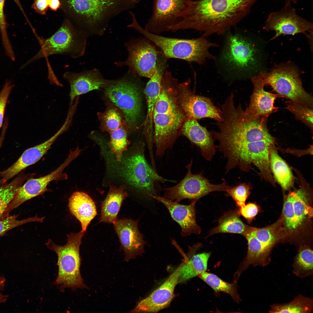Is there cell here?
Instances as JSON below:
<instances>
[{
  "label": "cell",
  "mask_w": 313,
  "mask_h": 313,
  "mask_svg": "<svg viewBox=\"0 0 313 313\" xmlns=\"http://www.w3.org/2000/svg\"><path fill=\"white\" fill-rule=\"evenodd\" d=\"M14 86L11 81L6 79L0 92V129L2 125L8 97Z\"/></svg>",
  "instance_id": "b9f144b4"
},
{
  "label": "cell",
  "mask_w": 313,
  "mask_h": 313,
  "mask_svg": "<svg viewBox=\"0 0 313 313\" xmlns=\"http://www.w3.org/2000/svg\"><path fill=\"white\" fill-rule=\"evenodd\" d=\"M17 215L3 216L0 218V236L8 230L25 223L33 222H42L45 217L39 218L37 215L22 220H18Z\"/></svg>",
  "instance_id": "f35d334b"
},
{
  "label": "cell",
  "mask_w": 313,
  "mask_h": 313,
  "mask_svg": "<svg viewBox=\"0 0 313 313\" xmlns=\"http://www.w3.org/2000/svg\"><path fill=\"white\" fill-rule=\"evenodd\" d=\"M251 233L271 251L274 244L285 236L283 218L281 216L275 223L264 228L254 227Z\"/></svg>",
  "instance_id": "83f0119b"
},
{
  "label": "cell",
  "mask_w": 313,
  "mask_h": 313,
  "mask_svg": "<svg viewBox=\"0 0 313 313\" xmlns=\"http://www.w3.org/2000/svg\"><path fill=\"white\" fill-rule=\"evenodd\" d=\"M126 189L124 185L117 187L110 184L108 193L102 202L100 222L113 224L117 220L121 205L128 195Z\"/></svg>",
  "instance_id": "cb8c5ba5"
},
{
  "label": "cell",
  "mask_w": 313,
  "mask_h": 313,
  "mask_svg": "<svg viewBox=\"0 0 313 313\" xmlns=\"http://www.w3.org/2000/svg\"><path fill=\"white\" fill-rule=\"evenodd\" d=\"M132 0L133 1H134V2H135L137 4L138 3H139L140 1V0Z\"/></svg>",
  "instance_id": "681fc988"
},
{
  "label": "cell",
  "mask_w": 313,
  "mask_h": 313,
  "mask_svg": "<svg viewBox=\"0 0 313 313\" xmlns=\"http://www.w3.org/2000/svg\"><path fill=\"white\" fill-rule=\"evenodd\" d=\"M128 52L127 59L115 63L118 67H128V73L150 79L157 69L159 54L156 46L145 37L135 38L125 43Z\"/></svg>",
  "instance_id": "9c48e42d"
},
{
  "label": "cell",
  "mask_w": 313,
  "mask_h": 313,
  "mask_svg": "<svg viewBox=\"0 0 313 313\" xmlns=\"http://www.w3.org/2000/svg\"><path fill=\"white\" fill-rule=\"evenodd\" d=\"M167 59L162 57H159L157 62L156 72L150 79L144 90L147 105V114L145 124L149 123L152 128L154 108L159 96L163 75L167 69Z\"/></svg>",
  "instance_id": "d4e9b609"
},
{
  "label": "cell",
  "mask_w": 313,
  "mask_h": 313,
  "mask_svg": "<svg viewBox=\"0 0 313 313\" xmlns=\"http://www.w3.org/2000/svg\"><path fill=\"white\" fill-rule=\"evenodd\" d=\"M190 79L178 83L176 90L179 93V101L180 108L188 118L196 119L204 118L214 119L216 121L222 119L221 111L209 98L195 95L190 88Z\"/></svg>",
  "instance_id": "5bb4252c"
},
{
  "label": "cell",
  "mask_w": 313,
  "mask_h": 313,
  "mask_svg": "<svg viewBox=\"0 0 313 313\" xmlns=\"http://www.w3.org/2000/svg\"><path fill=\"white\" fill-rule=\"evenodd\" d=\"M5 1V0H0V33L5 54L9 58L13 59L15 57V55L7 31L8 25L4 12Z\"/></svg>",
  "instance_id": "60d3db41"
},
{
  "label": "cell",
  "mask_w": 313,
  "mask_h": 313,
  "mask_svg": "<svg viewBox=\"0 0 313 313\" xmlns=\"http://www.w3.org/2000/svg\"><path fill=\"white\" fill-rule=\"evenodd\" d=\"M251 186L250 184L239 183L233 187L229 186L226 191V195L231 197L238 208L244 205L250 194Z\"/></svg>",
  "instance_id": "ab89813d"
},
{
  "label": "cell",
  "mask_w": 313,
  "mask_h": 313,
  "mask_svg": "<svg viewBox=\"0 0 313 313\" xmlns=\"http://www.w3.org/2000/svg\"><path fill=\"white\" fill-rule=\"evenodd\" d=\"M269 163L276 180L285 190L292 186L294 177L291 170L286 162L278 155L274 145L269 149Z\"/></svg>",
  "instance_id": "4316f807"
},
{
  "label": "cell",
  "mask_w": 313,
  "mask_h": 313,
  "mask_svg": "<svg viewBox=\"0 0 313 313\" xmlns=\"http://www.w3.org/2000/svg\"><path fill=\"white\" fill-rule=\"evenodd\" d=\"M15 3L17 4L19 8L22 11V12L23 13V9L22 8L21 5L20 3L19 0H13Z\"/></svg>",
  "instance_id": "7dc6e473"
},
{
  "label": "cell",
  "mask_w": 313,
  "mask_h": 313,
  "mask_svg": "<svg viewBox=\"0 0 313 313\" xmlns=\"http://www.w3.org/2000/svg\"><path fill=\"white\" fill-rule=\"evenodd\" d=\"M183 263L177 267L160 286L139 302L130 312L156 313L168 307L174 298V289L178 283Z\"/></svg>",
  "instance_id": "2e32d148"
},
{
  "label": "cell",
  "mask_w": 313,
  "mask_h": 313,
  "mask_svg": "<svg viewBox=\"0 0 313 313\" xmlns=\"http://www.w3.org/2000/svg\"><path fill=\"white\" fill-rule=\"evenodd\" d=\"M132 19V22L128 27L134 28L158 47L167 59H180L202 65L207 60L216 59L210 52L209 49L219 45L209 41L206 37L202 36L188 39L163 36L146 31L139 24L135 17H133Z\"/></svg>",
  "instance_id": "3957f363"
},
{
  "label": "cell",
  "mask_w": 313,
  "mask_h": 313,
  "mask_svg": "<svg viewBox=\"0 0 313 313\" xmlns=\"http://www.w3.org/2000/svg\"><path fill=\"white\" fill-rule=\"evenodd\" d=\"M313 263L312 250L307 247L301 248L294 260L293 273L300 278L312 275Z\"/></svg>",
  "instance_id": "1f68e13d"
},
{
  "label": "cell",
  "mask_w": 313,
  "mask_h": 313,
  "mask_svg": "<svg viewBox=\"0 0 313 313\" xmlns=\"http://www.w3.org/2000/svg\"><path fill=\"white\" fill-rule=\"evenodd\" d=\"M193 160L186 166L187 172L184 178L176 185L163 189L164 197L177 203L186 199L197 201L209 193L226 191L229 187L225 182L214 184L203 175L202 172L196 174L191 172Z\"/></svg>",
  "instance_id": "30bf717a"
},
{
  "label": "cell",
  "mask_w": 313,
  "mask_h": 313,
  "mask_svg": "<svg viewBox=\"0 0 313 313\" xmlns=\"http://www.w3.org/2000/svg\"><path fill=\"white\" fill-rule=\"evenodd\" d=\"M84 233L81 230L77 233L67 235V242L63 246L55 244L50 239L45 244L57 256L58 273L54 283L59 286L62 291L66 288L72 290L88 288L84 283L80 271L81 259L79 250Z\"/></svg>",
  "instance_id": "277c9868"
},
{
  "label": "cell",
  "mask_w": 313,
  "mask_h": 313,
  "mask_svg": "<svg viewBox=\"0 0 313 313\" xmlns=\"http://www.w3.org/2000/svg\"><path fill=\"white\" fill-rule=\"evenodd\" d=\"M265 85H270L280 97L313 109L312 96L303 88L299 73L292 66L282 65L264 73Z\"/></svg>",
  "instance_id": "52a82bcc"
},
{
  "label": "cell",
  "mask_w": 313,
  "mask_h": 313,
  "mask_svg": "<svg viewBox=\"0 0 313 313\" xmlns=\"http://www.w3.org/2000/svg\"><path fill=\"white\" fill-rule=\"evenodd\" d=\"M138 220L118 219L113 224L119 238L121 248L124 254V260L128 262L141 255L144 251L146 242L139 231Z\"/></svg>",
  "instance_id": "e0dca14e"
},
{
  "label": "cell",
  "mask_w": 313,
  "mask_h": 313,
  "mask_svg": "<svg viewBox=\"0 0 313 313\" xmlns=\"http://www.w3.org/2000/svg\"><path fill=\"white\" fill-rule=\"evenodd\" d=\"M198 276L210 286L216 292H221L230 295L238 303L241 299L237 291V281L229 283L222 280L216 275L204 272Z\"/></svg>",
  "instance_id": "4dcf8cb0"
},
{
  "label": "cell",
  "mask_w": 313,
  "mask_h": 313,
  "mask_svg": "<svg viewBox=\"0 0 313 313\" xmlns=\"http://www.w3.org/2000/svg\"><path fill=\"white\" fill-rule=\"evenodd\" d=\"M145 145L137 144L130 155L123 160V173L130 185L149 199L159 195L160 183L176 181L160 176L148 162L145 155Z\"/></svg>",
  "instance_id": "5b68a950"
},
{
  "label": "cell",
  "mask_w": 313,
  "mask_h": 313,
  "mask_svg": "<svg viewBox=\"0 0 313 313\" xmlns=\"http://www.w3.org/2000/svg\"><path fill=\"white\" fill-rule=\"evenodd\" d=\"M67 129L62 125L53 136L43 142L26 150L17 160L6 170L0 172V184H3L27 167L39 161L47 152L57 138Z\"/></svg>",
  "instance_id": "44dd1931"
},
{
  "label": "cell",
  "mask_w": 313,
  "mask_h": 313,
  "mask_svg": "<svg viewBox=\"0 0 313 313\" xmlns=\"http://www.w3.org/2000/svg\"><path fill=\"white\" fill-rule=\"evenodd\" d=\"M130 76L116 80L105 88L106 96L122 111L126 126L136 128L141 110V98L137 84Z\"/></svg>",
  "instance_id": "ba28073f"
},
{
  "label": "cell",
  "mask_w": 313,
  "mask_h": 313,
  "mask_svg": "<svg viewBox=\"0 0 313 313\" xmlns=\"http://www.w3.org/2000/svg\"><path fill=\"white\" fill-rule=\"evenodd\" d=\"M254 228L244 223L240 218L238 209H235L224 214L219 219L217 226L210 230L207 236L219 233H230L240 234L245 237Z\"/></svg>",
  "instance_id": "484cf974"
},
{
  "label": "cell",
  "mask_w": 313,
  "mask_h": 313,
  "mask_svg": "<svg viewBox=\"0 0 313 313\" xmlns=\"http://www.w3.org/2000/svg\"><path fill=\"white\" fill-rule=\"evenodd\" d=\"M181 132L199 149L203 157L211 161L217 147L211 132L200 125L197 119L188 118L182 127Z\"/></svg>",
  "instance_id": "7402d4cb"
},
{
  "label": "cell",
  "mask_w": 313,
  "mask_h": 313,
  "mask_svg": "<svg viewBox=\"0 0 313 313\" xmlns=\"http://www.w3.org/2000/svg\"><path fill=\"white\" fill-rule=\"evenodd\" d=\"M313 311V301L310 298L299 294L291 301L285 303L274 304L269 313H308Z\"/></svg>",
  "instance_id": "f546056e"
},
{
  "label": "cell",
  "mask_w": 313,
  "mask_h": 313,
  "mask_svg": "<svg viewBox=\"0 0 313 313\" xmlns=\"http://www.w3.org/2000/svg\"><path fill=\"white\" fill-rule=\"evenodd\" d=\"M188 0H153L152 15L146 23V31L159 35L169 31Z\"/></svg>",
  "instance_id": "9a60e30c"
},
{
  "label": "cell",
  "mask_w": 313,
  "mask_h": 313,
  "mask_svg": "<svg viewBox=\"0 0 313 313\" xmlns=\"http://www.w3.org/2000/svg\"><path fill=\"white\" fill-rule=\"evenodd\" d=\"M281 216L286 236L292 233L299 226L294 212L291 192L285 198Z\"/></svg>",
  "instance_id": "8d00e7d4"
},
{
  "label": "cell",
  "mask_w": 313,
  "mask_h": 313,
  "mask_svg": "<svg viewBox=\"0 0 313 313\" xmlns=\"http://www.w3.org/2000/svg\"><path fill=\"white\" fill-rule=\"evenodd\" d=\"M28 175L20 174L10 183L0 188V218L5 216L10 202Z\"/></svg>",
  "instance_id": "d6a6232c"
},
{
  "label": "cell",
  "mask_w": 313,
  "mask_h": 313,
  "mask_svg": "<svg viewBox=\"0 0 313 313\" xmlns=\"http://www.w3.org/2000/svg\"><path fill=\"white\" fill-rule=\"evenodd\" d=\"M174 87L169 80H162L160 94L153 111V142L156 156L158 157H162L167 150L172 148L185 118L184 114L171 93Z\"/></svg>",
  "instance_id": "7a4b0ae2"
},
{
  "label": "cell",
  "mask_w": 313,
  "mask_h": 313,
  "mask_svg": "<svg viewBox=\"0 0 313 313\" xmlns=\"http://www.w3.org/2000/svg\"><path fill=\"white\" fill-rule=\"evenodd\" d=\"M256 48L251 41L238 34L227 37L222 59L230 70L238 73L252 70L258 63Z\"/></svg>",
  "instance_id": "8fae6325"
},
{
  "label": "cell",
  "mask_w": 313,
  "mask_h": 313,
  "mask_svg": "<svg viewBox=\"0 0 313 313\" xmlns=\"http://www.w3.org/2000/svg\"><path fill=\"white\" fill-rule=\"evenodd\" d=\"M152 198L162 203L167 208L172 219L180 225L182 237L192 234H200L201 228L196 220L195 207L197 201L192 200L189 204L184 205L159 195L153 196Z\"/></svg>",
  "instance_id": "ffe728a7"
},
{
  "label": "cell",
  "mask_w": 313,
  "mask_h": 313,
  "mask_svg": "<svg viewBox=\"0 0 313 313\" xmlns=\"http://www.w3.org/2000/svg\"><path fill=\"white\" fill-rule=\"evenodd\" d=\"M87 36L84 33L76 32L68 25H64L49 38L43 39L37 36L40 46L39 51L21 68H23L37 60L52 55H67L74 58L81 57L85 52Z\"/></svg>",
  "instance_id": "8992f818"
},
{
  "label": "cell",
  "mask_w": 313,
  "mask_h": 313,
  "mask_svg": "<svg viewBox=\"0 0 313 313\" xmlns=\"http://www.w3.org/2000/svg\"><path fill=\"white\" fill-rule=\"evenodd\" d=\"M6 281L5 279L2 276H0V292L4 288Z\"/></svg>",
  "instance_id": "bcb514c9"
},
{
  "label": "cell",
  "mask_w": 313,
  "mask_h": 313,
  "mask_svg": "<svg viewBox=\"0 0 313 313\" xmlns=\"http://www.w3.org/2000/svg\"><path fill=\"white\" fill-rule=\"evenodd\" d=\"M1 143H0V147H1Z\"/></svg>",
  "instance_id": "f907efd6"
},
{
  "label": "cell",
  "mask_w": 313,
  "mask_h": 313,
  "mask_svg": "<svg viewBox=\"0 0 313 313\" xmlns=\"http://www.w3.org/2000/svg\"><path fill=\"white\" fill-rule=\"evenodd\" d=\"M286 108L293 114L297 119L313 130V109L290 101L286 102Z\"/></svg>",
  "instance_id": "74e56055"
},
{
  "label": "cell",
  "mask_w": 313,
  "mask_h": 313,
  "mask_svg": "<svg viewBox=\"0 0 313 313\" xmlns=\"http://www.w3.org/2000/svg\"><path fill=\"white\" fill-rule=\"evenodd\" d=\"M210 254V252L196 254L185 263H183L178 283L187 281L206 271Z\"/></svg>",
  "instance_id": "f1b7e54d"
},
{
  "label": "cell",
  "mask_w": 313,
  "mask_h": 313,
  "mask_svg": "<svg viewBox=\"0 0 313 313\" xmlns=\"http://www.w3.org/2000/svg\"><path fill=\"white\" fill-rule=\"evenodd\" d=\"M264 29L274 30L272 39L282 35H294L298 33L312 34L313 23L298 14L291 3L285 4L279 10L271 12L265 21Z\"/></svg>",
  "instance_id": "4fadbf2b"
},
{
  "label": "cell",
  "mask_w": 313,
  "mask_h": 313,
  "mask_svg": "<svg viewBox=\"0 0 313 313\" xmlns=\"http://www.w3.org/2000/svg\"><path fill=\"white\" fill-rule=\"evenodd\" d=\"M291 192L294 214L299 226L307 216H312L313 209L306 203L305 194L301 189Z\"/></svg>",
  "instance_id": "d590c367"
},
{
  "label": "cell",
  "mask_w": 313,
  "mask_h": 313,
  "mask_svg": "<svg viewBox=\"0 0 313 313\" xmlns=\"http://www.w3.org/2000/svg\"><path fill=\"white\" fill-rule=\"evenodd\" d=\"M60 5L59 0H51L49 7L52 9L56 10L59 7Z\"/></svg>",
  "instance_id": "f6af8a7d"
},
{
  "label": "cell",
  "mask_w": 313,
  "mask_h": 313,
  "mask_svg": "<svg viewBox=\"0 0 313 313\" xmlns=\"http://www.w3.org/2000/svg\"><path fill=\"white\" fill-rule=\"evenodd\" d=\"M63 77L70 85V106L80 95L93 90L105 89L115 81L105 79L95 68L79 73L67 71L63 74Z\"/></svg>",
  "instance_id": "ac0fdd59"
},
{
  "label": "cell",
  "mask_w": 313,
  "mask_h": 313,
  "mask_svg": "<svg viewBox=\"0 0 313 313\" xmlns=\"http://www.w3.org/2000/svg\"><path fill=\"white\" fill-rule=\"evenodd\" d=\"M254 89L250 96V103L244 110L245 114L252 117L267 118L271 114L277 111L278 108L274 105L276 99L280 97L264 89L265 84L264 73L260 72L252 79Z\"/></svg>",
  "instance_id": "d6986e66"
},
{
  "label": "cell",
  "mask_w": 313,
  "mask_h": 313,
  "mask_svg": "<svg viewBox=\"0 0 313 313\" xmlns=\"http://www.w3.org/2000/svg\"><path fill=\"white\" fill-rule=\"evenodd\" d=\"M257 0H188L170 28L173 32L192 29L207 37L224 34L250 12Z\"/></svg>",
  "instance_id": "6da1fadb"
},
{
  "label": "cell",
  "mask_w": 313,
  "mask_h": 313,
  "mask_svg": "<svg viewBox=\"0 0 313 313\" xmlns=\"http://www.w3.org/2000/svg\"><path fill=\"white\" fill-rule=\"evenodd\" d=\"M259 211L258 205L255 203H252L245 204L238 209L239 215L245 219L249 223H250L257 215Z\"/></svg>",
  "instance_id": "7bdbcfd3"
},
{
  "label": "cell",
  "mask_w": 313,
  "mask_h": 313,
  "mask_svg": "<svg viewBox=\"0 0 313 313\" xmlns=\"http://www.w3.org/2000/svg\"><path fill=\"white\" fill-rule=\"evenodd\" d=\"M110 140L108 143L111 152L114 154L117 161H121L123 154L128 150L130 142L128 138V133L125 127L120 128L109 133Z\"/></svg>",
  "instance_id": "836d02e7"
},
{
  "label": "cell",
  "mask_w": 313,
  "mask_h": 313,
  "mask_svg": "<svg viewBox=\"0 0 313 313\" xmlns=\"http://www.w3.org/2000/svg\"><path fill=\"white\" fill-rule=\"evenodd\" d=\"M80 150L76 149L70 150L64 162L57 169L43 176L28 180L19 188L15 196L10 204L6 213H9L25 202L38 196L43 194L48 191L47 187L53 181L66 180V174L63 172L64 169L80 154Z\"/></svg>",
  "instance_id": "7c38bea8"
},
{
  "label": "cell",
  "mask_w": 313,
  "mask_h": 313,
  "mask_svg": "<svg viewBox=\"0 0 313 313\" xmlns=\"http://www.w3.org/2000/svg\"><path fill=\"white\" fill-rule=\"evenodd\" d=\"M298 0H284L285 4L290 3H296L297 2Z\"/></svg>",
  "instance_id": "c3c4849f"
},
{
  "label": "cell",
  "mask_w": 313,
  "mask_h": 313,
  "mask_svg": "<svg viewBox=\"0 0 313 313\" xmlns=\"http://www.w3.org/2000/svg\"><path fill=\"white\" fill-rule=\"evenodd\" d=\"M68 207L71 213L80 222L82 231L97 215L95 203L87 193L82 191L73 193L69 199Z\"/></svg>",
  "instance_id": "603a6c76"
},
{
  "label": "cell",
  "mask_w": 313,
  "mask_h": 313,
  "mask_svg": "<svg viewBox=\"0 0 313 313\" xmlns=\"http://www.w3.org/2000/svg\"><path fill=\"white\" fill-rule=\"evenodd\" d=\"M51 0H36L35 7L40 11H44L49 7Z\"/></svg>",
  "instance_id": "ee69618b"
},
{
  "label": "cell",
  "mask_w": 313,
  "mask_h": 313,
  "mask_svg": "<svg viewBox=\"0 0 313 313\" xmlns=\"http://www.w3.org/2000/svg\"><path fill=\"white\" fill-rule=\"evenodd\" d=\"M99 117L101 129L109 133L126 126L124 117L114 107L110 108L104 112L100 113Z\"/></svg>",
  "instance_id": "e575fe53"
}]
</instances>
